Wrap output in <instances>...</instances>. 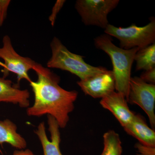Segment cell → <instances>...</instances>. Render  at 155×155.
Here are the masks:
<instances>
[{
    "mask_svg": "<svg viewBox=\"0 0 155 155\" xmlns=\"http://www.w3.org/2000/svg\"><path fill=\"white\" fill-rule=\"evenodd\" d=\"M33 69L38 76L36 81H31L30 85L34 94L33 106L27 108L29 116H52L59 127L64 128L69 121V114L74 109V102L78 92L66 90L60 85V78L48 68L36 63Z\"/></svg>",
    "mask_w": 155,
    "mask_h": 155,
    "instance_id": "obj_1",
    "label": "cell"
},
{
    "mask_svg": "<svg viewBox=\"0 0 155 155\" xmlns=\"http://www.w3.org/2000/svg\"><path fill=\"white\" fill-rule=\"evenodd\" d=\"M95 47L102 50L110 58L115 81V89L128 98L131 70L134 58L139 48L124 49L115 45L112 38L108 35L103 34L94 40Z\"/></svg>",
    "mask_w": 155,
    "mask_h": 155,
    "instance_id": "obj_2",
    "label": "cell"
},
{
    "mask_svg": "<svg viewBox=\"0 0 155 155\" xmlns=\"http://www.w3.org/2000/svg\"><path fill=\"white\" fill-rule=\"evenodd\" d=\"M52 55L48 61V68L68 71L84 80L107 70L103 67L91 66L85 62L84 57L70 52L56 37L51 42Z\"/></svg>",
    "mask_w": 155,
    "mask_h": 155,
    "instance_id": "obj_3",
    "label": "cell"
},
{
    "mask_svg": "<svg viewBox=\"0 0 155 155\" xmlns=\"http://www.w3.org/2000/svg\"><path fill=\"white\" fill-rule=\"evenodd\" d=\"M104 32L110 36L118 39L122 48H143L155 43V18L152 17L149 23L143 26L132 24L122 28L109 24Z\"/></svg>",
    "mask_w": 155,
    "mask_h": 155,
    "instance_id": "obj_4",
    "label": "cell"
},
{
    "mask_svg": "<svg viewBox=\"0 0 155 155\" xmlns=\"http://www.w3.org/2000/svg\"><path fill=\"white\" fill-rule=\"evenodd\" d=\"M119 3V0H78L75 8L84 25L105 29L109 24L108 14Z\"/></svg>",
    "mask_w": 155,
    "mask_h": 155,
    "instance_id": "obj_5",
    "label": "cell"
},
{
    "mask_svg": "<svg viewBox=\"0 0 155 155\" xmlns=\"http://www.w3.org/2000/svg\"><path fill=\"white\" fill-rule=\"evenodd\" d=\"M2 42L3 46L0 48V58L4 60L5 63H0V64L4 67L2 70L3 77L6 78L10 72H12L17 75L18 84L23 79L30 82L31 80L28 72L33 69L37 62L28 57L19 55L14 49L8 35L4 36Z\"/></svg>",
    "mask_w": 155,
    "mask_h": 155,
    "instance_id": "obj_6",
    "label": "cell"
},
{
    "mask_svg": "<svg viewBox=\"0 0 155 155\" xmlns=\"http://www.w3.org/2000/svg\"><path fill=\"white\" fill-rule=\"evenodd\" d=\"M127 102L136 104L145 112L153 128L155 126V85L147 83L140 77H131Z\"/></svg>",
    "mask_w": 155,
    "mask_h": 155,
    "instance_id": "obj_7",
    "label": "cell"
},
{
    "mask_svg": "<svg viewBox=\"0 0 155 155\" xmlns=\"http://www.w3.org/2000/svg\"><path fill=\"white\" fill-rule=\"evenodd\" d=\"M85 94L94 98H103L115 91V81L113 71L107 69L77 82Z\"/></svg>",
    "mask_w": 155,
    "mask_h": 155,
    "instance_id": "obj_8",
    "label": "cell"
},
{
    "mask_svg": "<svg viewBox=\"0 0 155 155\" xmlns=\"http://www.w3.org/2000/svg\"><path fill=\"white\" fill-rule=\"evenodd\" d=\"M48 123L51 141L48 138L44 122H41L35 131L41 143L44 155H64L60 150L61 133L58 122L52 116L48 115Z\"/></svg>",
    "mask_w": 155,
    "mask_h": 155,
    "instance_id": "obj_9",
    "label": "cell"
},
{
    "mask_svg": "<svg viewBox=\"0 0 155 155\" xmlns=\"http://www.w3.org/2000/svg\"><path fill=\"white\" fill-rule=\"evenodd\" d=\"M100 104L111 112L123 127L132 121L135 115L129 109L125 97L117 91L113 92L102 98Z\"/></svg>",
    "mask_w": 155,
    "mask_h": 155,
    "instance_id": "obj_10",
    "label": "cell"
},
{
    "mask_svg": "<svg viewBox=\"0 0 155 155\" xmlns=\"http://www.w3.org/2000/svg\"><path fill=\"white\" fill-rule=\"evenodd\" d=\"M30 95L28 90L20 89L18 84L14 85L11 80L0 77V103H11L27 108L30 107Z\"/></svg>",
    "mask_w": 155,
    "mask_h": 155,
    "instance_id": "obj_11",
    "label": "cell"
},
{
    "mask_svg": "<svg viewBox=\"0 0 155 155\" xmlns=\"http://www.w3.org/2000/svg\"><path fill=\"white\" fill-rule=\"evenodd\" d=\"M125 132L135 137L140 143L155 147V132L147 125L142 116L135 115L133 120L123 127Z\"/></svg>",
    "mask_w": 155,
    "mask_h": 155,
    "instance_id": "obj_12",
    "label": "cell"
},
{
    "mask_svg": "<svg viewBox=\"0 0 155 155\" xmlns=\"http://www.w3.org/2000/svg\"><path fill=\"white\" fill-rule=\"evenodd\" d=\"M17 125L9 119L0 121V144L8 143L18 150L25 149L27 142L17 132ZM0 152L2 151L0 149Z\"/></svg>",
    "mask_w": 155,
    "mask_h": 155,
    "instance_id": "obj_13",
    "label": "cell"
},
{
    "mask_svg": "<svg viewBox=\"0 0 155 155\" xmlns=\"http://www.w3.org/2000/svg\"><path fill=\"white\" fill-rule=\"evenodd\" d=\"M136 70L145 71L155 67V43L140 49L136 54Z\"/></svg>",
    "mask_w": 155,
    "mask_h": 155,
    "instance_id": "obj_14",
    "label": "cell"
},
{
    "mask_svg": "<svg viewBox=\"0 0 155 155\" xmlns=\"http://www.w3.org/2000/svg\"><path fill=\"white\" fill-rule=\"evenodd\" d=\"M104 148L101 155H121L122 147L119 135L114 130H110L103 136Z\"/></svg>",
    "mask_w": 155,
    "mask_h": 155,
    "instance_id": "obj_15",
    "label": "cell"
},
{
    "mask_svg": "<svg viewBox=\"0 0 155 155\" xmlns=\"http://www.w3.org/2000/svg\"><path fill=\"white\" fill-rule=\"evenodd\" d=\"M65 2L66 1L65 0H58L53 7L51 14L49 17V20L51 22L52 26H54V25L57 15L63 8Z\"/></svg>",
    "mask_w": 155,
    "mask_h": 155,
    "instance_id": "obj_16",
    "label": "cell"
},
{
    "mask_svg": "<svg viewBox=\"0 0 155 155\" xmlns=\"http://www.w3.org/2000/svg\"><path fill=\"white\" fill-rule=\"evenodd\" d=\"M135 148L137 150V155H155V147L147 146L137 143L135 145Z\"/></svg>",
    "mask_w": 155,
    "mask_h": 155,
    "instance_id": "obj_17",
    "label": "cell"
},
{
    "mask_svg": "<svg viewBox=\"0 0 155 155\" xmlns=\"http://www.w3.org/2000/svg\"><path fill=\"white\" fill-rule=\"evenodd\" d=\"M10 0H0V26H2L7 16Z\"/></svg>",
    "mask_w": 155,
    "mask_h": 155,
    "instance_id": "obj_18",
    "label": "cell"
},
{
    "mask_svg": "<svg viewBox=\"0 0 155 155\" xmlns=\"http://www.w3.org/2000/svg\"><path fill=\"white\" fill-rule=\"evenodd\" d=\"M140 78L147 83L155 84V67L145 70L142 73Z\"/></svg>",
    "mask_w": 155,
    "mask_h": 155,
    "instance_id": "obj_19",
    "label": "cell"
},
{
    "mask_svg": "<svg viewBox=\"0 0 155 155\" xmlns=\"http://www.w3.org/2000/svg\"><path fill=\"white\" fill-rule=\"evenodd\" d=\"M13 155H36L29 149L18 150L14 151Z\"/></svg>",
    "mask_w": 155,
    "mask_h": 155,
    "instance_id": "obj_20",
    "label": "cell"
}]
</instances>
